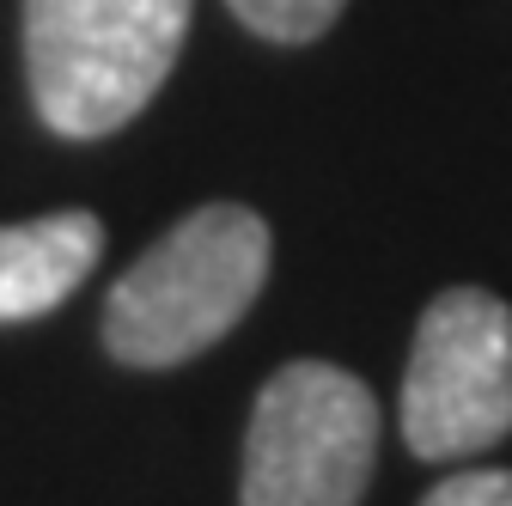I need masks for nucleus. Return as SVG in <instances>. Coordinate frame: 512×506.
I'll use <instances>...</instances> for the list:
<instances>
[{"label":"nucleus","mask_w":512,"mask_h":506,"mask_svg":"<svg viewBox=\"0 0 512 506\" xmlns=\"http://www.w3.org/2000/svg\"><path fill=\"white\" fill-rule=\"evenodd\" d=\"M421 506H512V470H458L433 482Z\"/></svg>","instance_id":"obj_7"},{"label":"nucleus","mask_w":512,"mask_h":506,"mask_svg":"<svg viewBox=\"0 0 512 506\" xmlns=\"http://www.w3.org/2000/svg\"><path fill=\"white\" fill-rule=\"evenodd\" d=\"M378 464V403L348 366L293 360L250 409L238 506H360Z\"/></svg>","instance_id":"obj_3"},{"label":"nucleus","mask_w":512,"mask_h":506,"mask_svg":"<svg viewBox=\"0 0 512 506\" xmlns=\"http://www.w3.org/2000/svg\"><path fill=\"white\" fill-rule=\"evenodd\" d=\"M512 433V305L445 287L415 324L403 372V439L427 464L476 458Z\"/></svg>","instance_id":"obj_4"},{"label":"nucleus","mask_w":512,"mask_h":506,"mask_svg":"<svg viewBox=\"0 0 512 506\" xmlns=\"http://www.w3.org/2000/svg\"><path fill=\"white\" fill-rule=\"evenodd\" d=\"M104 257V226L86 208L0 226V324H31L55 311Z\"/></svg>","instance_id":"obj_5"},{"label":"nucleus","mask_w":512,"mask_h":506,"mask_svg":"<svg viewBox=\"0 0 512 506\" xmlns=\"http://www.w3.org/2000/svg\"><path fill=\"white\" fill-rule=\"evenodd\" d=\"M189 37V0H25L37 116L68 141L135 122Z\"/></svg>","instance_id":"obj_2"},{"label":"nucleus","mask_w":512,"mask_h":506,"mask_svg":"<svg viewBox=\"0 0 512 506\" xmlns=\"http://www.w3.org/2000/svg\"><path fill=\"white\" fill-rule=\"evenodd\" d=\"M275 238L244 202H208L147 244L104 299V348L122 366H183L256 305Z\"/></svg>","instance_id":"obj_1"},{"label":"nucleus","mask_w":512,"mask_h":506,"mask_svg":"<svg viewBox=\"0 0 512 506\" xmlns=\"http://www.w3.org/2000/svg\"><path fill=\"white\" fill-rule=\"evenodd\" d=\"M226 7L269 43H311L342 19L348 0H226Z\"/></svg>","instance_id":"obj_6"}]
</instances>
